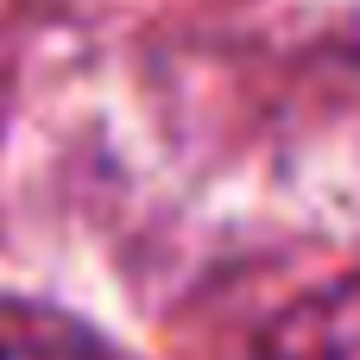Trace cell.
I'll use <instances>...</instances> for the list:
<instances>
[{
	"mask_svg": "<svg viewBox=\"0 0 360 360\" xmlns=\"http://www.w3.org/2000/svg\"><path fill=\"white\" fill-rule=\"evenodd\" d=\"M0 360H101L89 335L63 329V323H32V329H6Z\"/></svg>",
	"mask_w": 360,
	"mask_h": 360,
	"instance_id": "7a4b0ae2",
	"label": "cell"
},
{
	"mask_svg": "<svg viewBox=\"0 0 360 360\" xmlns=\"http://www.w3.org/2000/svg\"><path fill=\"white\" fill-rule=\"evenodd\" d=\"M253 360H360V272L278 310Z\"/></svg>",
	"mask_w": 360,
	"mask_h": 360,
	"instance_id": "6da1fadb",
	"label": "cell"
}]
</instances>
